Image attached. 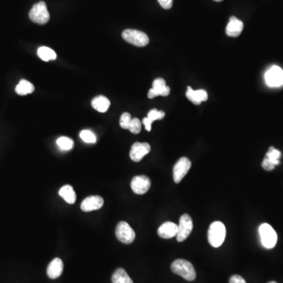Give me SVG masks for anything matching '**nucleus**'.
<instances>
[{"label": "nucleus", "instance_id": "f257e3e1", "mask_svg": "<svg viewBox=\"0 0 283 283\" xmlns=\"http://www.w3.org/2000/svg\"><path fill=\"white\" fill-rule=\"evenodd\" d=\"M172 271L176 275L183 277L187 281H194L196 278V272L191 262L183 259L175 260L171 266Z\"/></svg>", "mask_w": 283, "mask_h": 283}, {"label": "nucleus", "instance_id": "f03ea898", "mask_svg": "<svg viewBox=\"0 0 283 283\" xmlns=\"http://www.w3.org/2000/svg\"><path fill=\"white\" fill-rule=\"evenodd\" d=\"M226 237V228L222 222H213L208 231L209 242L212 247L218 248L223 244Z\"/></svg>", "mask_w": 283, "mask_h": 283}, {"label": "nucleus", "instance_id": "7ed1b4c3", "mask_svg": "<svg viewBox=\"0 0 283 283\" xmlns=\"http://www.w3.org/2000/svg\"><path fill=\"white\" fill-rule=\"evenodd\" d=\"M259 233H260L262 245L265 248L272 249L275 247L278 236L275 230L271 225L268 223H263L260 225L259 228Z\"/></svg>", "mask_w": 283, "mask_h": 283}, {"label": "nucleus", "instance_id": "20e7f679", "mask_svg": "<svg viewBox=\"0 0 283 283\" xmlns=\"http://www.w3.org/2000/svg\"><path fill=\"white\" fill-rule=\"evenodd\" d=\"M29 18L39 25L47 24L50 20V14L47 10V4L43 1L35 4L29 12Z\"/></svg>", "mask_w": 283, "mask_h": 283}, {"label": "nucleus", "instance_id": "39448f33", "mask_svg": "<svg viewBox=\"0 0 283 283\" xmlns=\"http://www.w3.org/2000/svg\"><path fill=\"white\" fill-rule=\"evenodd\" d=\"M122 37L124 41L136 47H145L149 44L148 35L136 29H126L122 32Z\"/></svg>", "mask_w": 283, "mask_h": 283}, {"label": "nucleus", "instance_id": "423d86ee", "mask_svg": "<svg viewBox=\"0 0 283 283\" xmlns=\"http://www.w3.org/2000/svg\"><path fill=\"white\" fill-rule=\"evenodd\" d=\"M116 236L124 244H131L136 238V233L128 223L121 221L116 228Z\"/></svg>", "mask_w": 283, "mask_h": 283}, {"label": "nucleus", "instance_id": "0eeeda50", "mask_svg": "<svg viewBox=\"0 0 283 283\" xmlns=\"http://www.w3.org/2000/svg\"><path fill=\"white\" fill-rule=\"evenodd\" d=\"M193 230V221L188 214H183L179 219L178 225V234L176 235L177 241L179 242L185 241L191 235Z\"/></svg>", "mask_w": 283, "mask_h": 283}, {"label": "nucleus", "instance_id": "6e6552de", "mask_svg": "<svg viewBox=\"0 0 283 283\" xmlns=\"http://www.w3.org/2000/svg\"><path fill=\"white\" fill-rule=\"evenodd\" d=\"M191 162L188 158H181L173 168V179L175 183H179L191 169Z\"/></svg>", "mask_w": 283, "mask_h": 283}, {"label": "nucleus", "instance_id": "1a4fd4ad", "mask_svg": "<svg viewBox=\"0 0 283 283\" xmlns=\"http://www.w3.org/2000/svg\"><path fill=\"white\" fill-rule=\"evenodd\" d=\"M265 81L270 87H280L283 84V70L277 66H272L265 74Z\"/></svg>", "mask_w": 283, "mask_h": 283}, {"label": "nucleus", "instance_id": "9d476101", "mask_svg": "<svg viewBox=\"0 0 283 283\" xmlns=\"http://www.w3.org/2000/svg\"><path fill=\"white\" fill-rule=\"evenodd\" d=\"M151 186L150 179L146 176H135L131 180V187L136 195H144Z\"/></svg>", "mask_w": 283, "mask_h": 283}, {"label": "nucleus", "instance_id": "9b49d317", "mask_svg": "<svg viewBox=\"0 0 283 283\" xmlns=\"http://www.w3.org/2000/svg\"><path fill=\"white\" fill-rule=\"evenodd\" d=\"M170 94V87L166 85L165 81L162 78L154 80L153 87L148 92L149 99H154L158 96H168Z\"/></svg>", "mask_w": 283, "mask_h": 283}, {"label": "nucleus", "instance_id": "f8f14e48", "mask_svg": "<svg viewBox=\"0 0 283 283\" xmlns=\"http://www.w3.org/2000/svg\"><path fill=\"white\" fill-rule=\"evenodd\" d=\"M151 147L147 143H135L130 151V158L135 162H139L146 154H149Z\"/></svg>", "mask_w": 283, "mask_h": 283}, {"label": "nucleus", "instance_id": "ddd939ff", "mask_svg": "<svg viewBox=\"0 0 283 283\" xmlns=\"http://www.w3.org/2000/svg\"><path fill=\"white\" fill-rule=\"evenodd\" d=\"M104 204V200L100 196H91L85 198L81 203V208L84 212L100 210Z\"/></svg>", "mask_w": 283, "mask_h": 283}, {"label": "nucleus", "instance_id": "4468645a", "mask_svg": "<svg viewBox=\"0 0 283 283\" xmlns=\"http://www.w3.org/2000/svg\"><path fill=\"white\" fill-rule=\"evenodd\" d=\"M158 234L164 239L173 238L177 235L178 226L173 222H166L158 228Z\"/></svg>", "mask_w": 283, "mask_h": 283}, {"label": "nucleus", "instance_id": "2eb2a0df", "mask_svg": "<svg viewBox=\"0 0 283 283\" xmlns=\"http://www.w3.org/2000/svg\"><path fill=\"white\" fill-rule=\"evenodd\" d=\"M63 262L60 258H54L47 267V276L51 279H56L62 275L63 272Z\"/></svg>", "mask_w": 283, "mask_h": 283}, {"label": "nucleus", "instance_id": "dca6fc26", "mask_svg": "<svg viewBox=\"0 0 283 283\" xmlns=\"http://www.w3.org/2000/svg\"><path fill=\"white\" fill-rule=\"evenodd\" d=\"M186 98L195 105H200L201 102H205L208 99V93L204 90H193L191 87H187L186 93Z\"/></svg>", "mask_w": 283, "mask_h": 283}, {"label": "nucleus", "instance_id": "f3484780", "mask_svg": "<svg viewBox=\"0 0 283 283\" xmlns=\"http://www.w3.org/2000/svg\"><path fill=\"white\" fill-rule=\"evenodd\" d=\"M243 27L244 25L241 20L235 17H231L226 28L227 35L231 37L238 36L242 32Z\"/></svg>", "mask_w": 283, "mask_h": 283}, {"label": "nucleus", "instance_id": "a211bd4d", "mask_svg": "<svg viewBox=\"0 0 283 283\" xmlns=\"http://www.w3.org/2000/svg\"><path fill=\"white\" fill-rule=\"evenodd\" d=\"M165 114L164 111L158 110L157 109H153L148 114L147 118L143 120V124L146 131H150L152 129V124L157 120H161L164 118Z\"/></svg>", "mask_w": 283, "mask_h": 283}, {"label": "nucleus", "instance_id": "6ab92c4d", "mask_svg": "<svg viewBox=\"0 0 283 283\" xmlns=\"http://www.w3.org/2000/svg\"><path fill=\"white\" fill-rule=\"evenodd\" d=\"M91 106L96 110L100 112H105L109 109L110 102L105 96H97L91 102Z\"/></svg>", "mask_w": 283, "mask_h": 283}, {"label": "nucleus", "instance_id": "aec40b11", "mask_svg": "<svg viewBox=\"0 0 283 283\" xmlns=\"http://www.w3.org/2000/svg\"><path fill=\"white\" fill-rule=\"evenodd\" d=\"M59 195L69 204H74L77 200L75 191L69 185L62 186L59 191Z\"/></svg>", "mask_w": 283, "mask_h": 283}, {"label": "nucleus", "instance_id": "412c9836", "mask_svg": "<svg viewBox=\"0 0 283 283\" xmlns=\"http://www.w3.org/2000/svg\"><path fill=\"white\" fill-rule=\"evenodd\" d=\"M35 91V87L29 81L22 80L16 86L15 91L19 96H26Z\"/></svg>", "mask_w": 283, "mask_h": 283}, {"label": "nucleus", "instance_id": "4be33fe9", "mask_svg": "<svg viewBox=\"0 0 283 283\" xmlns=\"http://www.w3.org/2000/svg\"><path fill=\"white\" fill-rule=\"evenodd\" d=\"M112 283H133V280L127 275L125 270L118 268L112 276Z\"/></svg>", "mask_w": 283, "mask_h": 283}, {"label": "nucleus", "instance_id": "5701e85b", "mask_svg": "<svg viewBox=\"0 0 283 283\" xmlns=\"http://www.w3.org/2000/svg\"><path fill=\"white\" fill-rule=\"evenodd\" d=\"M37 54L44 62L55 60L57 59V54L54 50L47 47H40L37 50Z\"/></svg>", "mask_w": 283, "mask_h": 283}, {"label": "nucleus", "instance_id": "b1692460", "mask_svg": "<svg viewBox=\"0 0 283 283\" xmlns=\"http://www.w3.org/2000/svg\"><path fill=\"white\" fill-rule=\"evenodd\" d=\"M281 154L278 149H275L273 146H271L268 149V152L266 154L265 158L272 163L273 165L277 166L279 164L280 158H281Z\"/></svg>", "mask_w": 283, "mask_h": 283}, {"label": "nucleus", "instance_id": "393cba45", "mask_svg": "<svg viewBox=\"0 0 283 283\" xmlns=\"http://www.w3.org/2000/svg\"><path fill=\"white\" fill-rule=\"evenodd\" d=\"M57 145L62 150H70L73 148L74 143L72 139L68 137H60L58 139Z\"/></svg>", "mask_w": 283, "mask_h": 283}, {"label": "nucleus", "instance_id": "a878e982", "mask_svg": "<svg viewBox=\"0 0 283 283\" xmlns=\"http://www.w3.org/2000/svg\"><path fill=\"white\" fill-rule=\"evenodd\" d=\"M80 137L84 141V143H96V135L92 131H89V130H84V131H81V134H80Z\"/></svg>", "mask_w": 283, "mask_h": 283}, {"label": "nucleus", "instance_id": "bb28decb", "mask_svg": "<svg viewBox=\"0 0 283 283\" xmlns=\"http://www.w3.org/2000/svg\"><path fill=\"white\" fill-rule=\"evenodd\" d=\"M131 120H133V118H131V114H128V112H124L121 115V120H120V125L124 129L128 130Z\"/></svg>", "mask_w": 283, "mask_h": 283}, {"label": "nucleus", "instance_id": "cd10ccee", "mask_svg": "<svg viewBox=\"0 0 283 283\" xmlns=\"http://www.w3.org/2000/svg\"><path fill=\"white\" fill-rule=\"evenodd\" d=\"M142 129V124L138 118H133L130 124L128 130L133 134H139Z\"/></svg>", "mask_w": 283, "mask_h": 283}, {"label": "nucleus", "instance_id": "c85d7f7f", "mask_svg": "<svg viewBox=\"0 0 283 283\" xmlns=\"http://www.w3.org/2000/svg\"><path fill=\"white\" fill-rule=\"evenodd\" d=\"M160 5L165 9V10H169L173 7V0H158Z\"/></svg>", "mask_w": 283, "mask_h": 283}, {"label": "nucleus", "instance_id": "c756f323", "mask_svg": "<svg viewBox=\"0 0 283 283\" xmlns=\"http://www.w3.org/2000/svg\"><path fill=\"white\" fill-rule=\"evenodd\" d=\"M262 167H263L265 170H267V171H272V170H273L274 168H275V166L270 162L266 158H265L263 162H262Z\"/></svg>", "mask_w": 283, "mask_h": 283}, {"label": "nucleus", "instance_id": "7c9ffc66", "mask_svg": "<svg viewBox=\"0 0 283 283\" xmlns=\"http://www.w3.org/2000/svg\"><path fill=\"white\" fill-rule=\"evenodd\" d=\"M229 283H247V281L240 275H235L231 277Z\"/></svg>", "mask_w": 283, "mask_h": 283}, {"label": "nucleus", "instance_id": "2f4dec72", "mask_svg": "<svg viewBox=\"0 0 283 283\" xmlns=\"http://www.w3.org/2000/svg\"><path fill=\"white\" fill-rule=\"evenodd\" d=\"M214 1H216V2H221L223 0H214Z\"/></svg>", "mask_w": 283, "mask_h": 283}, {"label": "nucleus", "instance_id": "473e14b6", "mask_svg": "<svg viewBox=\"0 0 283 283\" xmlns=\"http://www.w3.org/2000/svg\"><path fill=\"white\" fill-rule=\"evenodd\" d=\"M268 283H277L276 281H270V282Z\"/></svg>", "mask_w": 283, "mask_h": 283}]
</instances>
